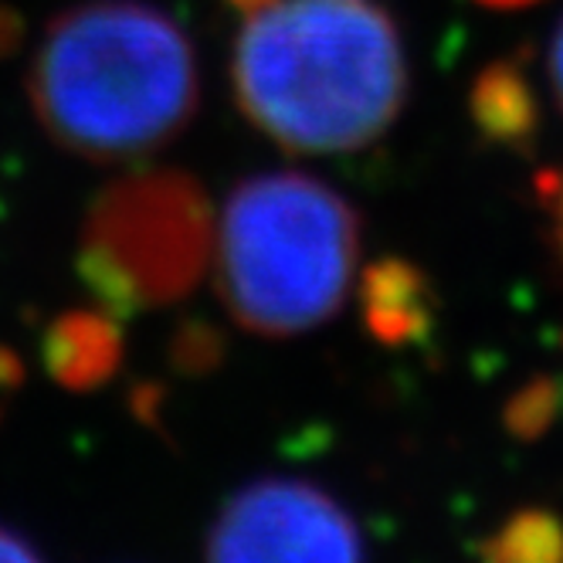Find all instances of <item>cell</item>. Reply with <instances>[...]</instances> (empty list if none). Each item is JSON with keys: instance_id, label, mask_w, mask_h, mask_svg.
<instances>
[{"instance_id": "7c38bea8", "label": "cell", "mask_w": 563, "mask_h": 563, "mask_svg": "<svg viewBox=\"0 0 563 563\" xmlns=\"http://www.w3.org/2000/svg\"><path fill=\"white\" fill-rule=\"evenodd\" d=\"M540 200H543V211L550 218L556 252L563 258V170H553V174L540 177Z\"/></svg>"}, {"instance_id": "3957f363", "label": "cell", "mask_w": 563, "mask_h": 563, "mask_svg": "<svg viewBox=\"0 0 563 563\" xmlns=\"http://www.w3.org/2000/svg\"><path fill=\"white\" fill-rule=\"evenodd\" d=\"M356 245V214L327 184L306 174L252 177L221 214V299L252 333H306L343 306Z\"/></svg>"}, {"instance_id": "5b68a950", "label": "cell", "mask_w": 563, "mask_h": 563, "mask_svg": "<svg viewBox=\"0 0 563 563\" xmlns=\"http://www.w3.org/2000/svg\"><path fill=\"white\" fill-rule=\"evenodd\" d=\"M208 556L218 563H343L364 556V537L323 489L296 478H265L228 499L208 533Z\"/></svg>"}, {"instance_id": "9a60e30c", "label": "cell", "mask_w": 563, "mask_h": 563, "mask_svg": "<svg viewBox=\"0 0 563 563\" xmlns=\"http://www.w3.org/2000/svg\"><path fill=\"white\" fill-rule=\"evenodd\" d=\"M550 82H553V92H556V102L563 109V21L553 34V45H550Z\"/></svg>"}, {"instance_id": "52a82bcc", "label": "cell", "mask_w": 563, "mask_h": 563, "mask_svg": "<svg viewBox=\"0 0 563 563\" xmlns=\"http://www.w3.org/2000/svg\"><path fill=\"white\" fill-rule=\"evenodd\" d=\"M364 323L384 346H408L428 336L434 323V296L421 268L384 258L374 262L360 282Z\"/></svg>"}, {"instance_id": "e0dca14e", "label": "cell", "mask_w": 563, "mask_h": 563, "mask_svg": "<svg viewBox=\"0 0 563 563\" xmlns=\"http://www.w3.org/2000/svg\"><path fill=\"white\" fill-rule=\"evenodd\" d=\"M478 4L506 11V8H530V4H537V0H478Z\"/></svg>"}, {"instance_id": "4fadbf2b", "label": "cell", "mask_w": 563, "mask_h": 563, "mask_svg": "<svg viewBox=\"0 0 563 563\" xmlns=\"http://www.w3.org/2000/svg\"><path fill=\"white\" fill-rule=\"evenodd\" d=\"M0 560H11V563L37 560V547L27 537H21L18 530H11V527L0 522Z\"/></svg>"}, {"instance_id": "30bf717a", "label": "cell", "mask_w": 563, "mask_h": 563, "mask_svg": "<svg viewBox=\"0 0 563 563\" xmlns=\"http://www.w3.org/2000/svg\"><path fill=\"white\" fill-rule=\"evenodd\" d=\"M560 411V387L553 380H530L522 390H516L506 405V428L519 438L543 434Z\"/></svg>"}, {"instance_id": "7a4b0ae2", "label": "cell", "mask_w": 563, "mask_h": 563, "mask_svg": "<svg viewBox=\"0 0 563 563\" xmlns=\"http://www.w3.org/2000/svg\"><path fill=\"white\" fill-rule=\"evenodd\" d=\"M27 89L48 136L89 159L167 146L200 96L187 34L143 0H89L55 18Z\"/></svg>"}, {"instance_id": "9c48e42d", "label": "cell", "mask_w": 563, "mask_h": 563, "mask_svg": "<svg viewBox=\"0 0 563 563\" xmlns=\"http://www.w3.org/2000/svg\"><path fill=\"white\" fill-rule=\"evenodd\" d=\"M478 556L496 563H560L563 519L550 509H522L478 543Z\"/></svg>"}, {"instance_id": "8fae6325", "label": "cell", "mask_w": 563, "mask_h": 563, "mask_svg": "<svg viewBox=\"0 0 563 563\" xmlns=\"http://www.w3.org/2000/svg\"><path fill=\"white\" fill-rule=\"evenodd\" d=\"M218 353H221V340L205 327H190L177 340V360H180V367H190V371H208L218 360Z\"/></svg>"}, {"instance_id": "5bb4252c", "label": "cell", "mask_w": 563, "mask_h": 563, "mask_svg": "<svg viewBox=\"0 0 563 563\" xmlns=\"http://www.w3.org/2000/svg\"><path fill=\"white\" fill-rule=\"evenodd\" d=\"M21 34H24V24H21V14L0 4V58L11 55L18 45H21Z\"/></svg>"}, {"instance_id": "2e32d148", "label": "cell", "mask_w": 563, "mask_h": 563, "mask_svg": "<svg viewBox=\"0 0 563 563\" xmlns=\"http://www.w3.org/2000/svg\"><path fill=\"white\" fill-rule=\"evenodd\" d=\"M224 4H231L234 11H245V14H258L268 4H275V0H224Z\"/></svg>"}, {"instance_id": "6da1fadb", "label": "cell", "mask_w": 563, "mask_h": 563, "mask_svg": "<svg viewBox=\"0 0 563 563\" xmlns=\"http://www.w3.org/2000/svg\"><path fill=\"white\" fill-rule=\"evenodd\" d=\"M234 96L292 153L364 150L408 96V55L377 0H275L234 45Z\"/></svg>"}, {"instance_id": "277c9868", "label": "cell", "mask_w": 563, "mask_h": 563, "mask_svg": "<svg viewBox=\"0 0 563 563\" xmlns=\"http://www.w3.org/2000/svg\"><path fill=\"white\" fill-rule=\"evenodd\" d=\"M208 255V194L187 174L156 170L99 194L82 231L78 275L106 312L126 319L187 296Z\"/></svg>"}, {"instance_id": "ba28073f", "label": "cell", "mask_w": 563, "mask_h": 563, "mask_svg": "<svg viewBox=\"0 0 563 563\" xmlns=\"http://www.w3.org/2000/svg\"><path fill=\"white\" fill-rule=\"evenodd\" d=\"M468 109L475 119V130L496 146L506 150H530L537 126H540V106L530 75L516 62H496L482 68L472 82Z\"/></svg>"}, {"instance_id": "8992f818", "label": "cell", "mask_w": 563, "mask_h": 563, "mask_svg": "<svg viewBox=\"0 0 563 563\" xmlns=\"http://www.w3.org/2000/svg\"><path fill=\"white\" fill-rule=\"evenodd\" d=\"M45 371L68 390H96L123 364V333L106 309L58 316L42 343Z\"/></svg>"}]
</instances>
